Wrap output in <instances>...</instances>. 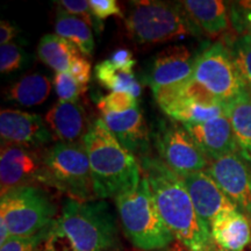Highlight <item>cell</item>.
I'll list each match as a JSON object with an SVG mask.
<instances>
[{"label":"cell","mask_w":251,"mask_h":251,"mask_svg":"<svg viewBox=\"0 0 251 251\" xmlns=\"http://www.w3.org/2000/svg\"><path fill=\"white\" fill-rule=\"evenodd\" d=\"M192 79L222 103L246 90L230 51L222 42L214 43L198 55Z\"/></svg>","instance_id":"obj_8"},{"label":"cell","mask_w":251,"mask_h":251,"mask_svg":"<svg viewBox=\"0 0 251 251\" xmlns=\"http://www.w3.org/2000/svg\"><path fill=\"white\" fill-rule=\"evenodd\" d=\"M183 126L205 156L211 161L229 153L237 152L240 149L233 127L226 115L201 124Z\"/></svg>","instance_id":"obj_16"},{"label":"cell","mask_w":251,"mask_h":251,"mask_svg":"<svg viewBox=\"0 0 251 251\" xmlns=\"http://www.w3.org/2000/svg\"><path fill=\"white\" fill-rule=\"evenodd\" d=\"M83 55L74 43L57 34H48L40 40L37 47L39 59L56 72H69L72 63Z\"/></svg>","instance_id":"obj_22"},{"label":"cell","mask_w":251,"mask_h":251,"mask_svg":"<svg viewBox=\"0 0 251 251\" xmlns=\"http://www.w3.org/2000/svg\"><path fill=\"white\" fill-rule=\"evenodd\" d=\"M231 58L236 67L238 74L242 78L244 86L251 93V33L243 31L231 42L230 48Z\"/></svg>","instance_id":"obj_26"},{"label":"cell","mask_w":251,"mask_h":251,"mask_svg":"<svg viewBox=\"0 0 251 251\" xmlns=\"http://www.w3.org/2000/svg\"><path fill=\"white\" fill-rule=\"evenodd\" d=\"M102 120L128 151L149 156V130L140 107L124 113H105Z\"/></svg>","instance_id":"obj_17"},{"label":"cell","mask_w":251,"mask_h":251,"mask_svg":"<svg viewBox=\"0 0 251 251\" xmlns=\"http://www.w3.org/2000/svg\"><path fill=\"white\" fill-rule=\"evenodd\" d=\"M94 75L100 85L111 90L112 92H128L137 99L141 97L142 86L135 78L133 72L115 68L108 59L97 64Z\"/></svg>","instance_id":"obj_25"},{"label":"cell","mask_w":251,"mask_h":251,"mask_svg":"<svg viewBox=\"0 0 251 251\" xmlns=\"http://www.w3.org/2000/svg\"><path fill=\"white\" fill-rule=\"evenodd\" d=\"M156 149L159 159L178 176L203 171L208 168V158L186 128L177 122L162 125L156 135Z\"/></svg>","instance_id":"obj_9"},{"label":"cell","mask_w":251,"mask_h":251,"mask_svg":"<svg viewBox=\"0 0 251 251\" xmlns=\"http://www.w3.org/2000/svg\"><path fill=\"white\" fill-rule=\"evenodd\" d=\"M107 59L115 68L124 71L133 72L131 70H133V68L136 65V61H135L131 51L126 48L117 49Z\"/></svg>","instance_id":"obj_34"},{"label":"cell","mask_w":251,"mask_h":251,"mask_svg":"<svg viewBox=\"0 0 251 251\" xmlns=\"http://www.w3.org/2000/svg\"><path fill=\"white\" fill-rule=\"evenodd\" d=\"M89 156L96 199L117 198L141 181V166L112 134L102 118L93 121L83 140Z\"/></svg>","instance_id":"obj_3"},{"label":"cell","mask_w":251,"mask_h":251,"mask_svg":"<svg viewBox=\"0 0 251 251\" xmlns=\"http://www.w3.org/2000/svg\"><path fill=\"white\" fill-rule=\"evenodd\" d=\"M57 4L69 14L83 19L98 33L102 30V21L94 17L90 1H86V0H61V1H57Z\"/></svg>","instance_id":"obj_29"},{"label":"cell","mask_w":251,"mask_h":251,"mask_svg":"<svg viewBox=\"0 0 251 251\" xmlns=\"http://www.w3.org/2000/svg\"><path fill=\"white\" fill-rule=\"evenodd\" d=\"M49 226L40 233L30 236H11L7 242L0 246V251H41L48 234Z\"/></svg>","instance_id":"obj_30"},{"label":"cell","mask_w":251,"mask_h":251,"mask_svg":"<svg viewBox=\"0 0 251 251\" xmlns=\"http://www.w3.org/2000/svg\"><path fill=\"white\" fill-rule=\"evenodd\" d=\"M45 120L54 139L64 143L83 142L92 126L79 102H56L46 114Z\"/></svg>","instance_id":"obj_18"},{"label":"cell","mask_w":251,"mask_h":251,"mask_svg":"<svg viewBox=\"0 0 251 251\" xmlns=\"http://www.w3.org/2000/svg\"><path fill=\"white\" fill-rule=\"evenodd\" d=\"M55 31L58 36L70 41L85 57L93 54L94 39L92 27L83 19L58 9L55 19Z\"/></svg>","instance_id":"obj_23"},{"label":"cell","mask_w":251,"mask_h":251,"mask_svg":"<svg viewBox=\"0 0 251 251\" xmlns=\"http://www.w3.org/2000/svg\"><path fill=\"white\" fill-rule=\"evenodd\" d=\"M0 135L2 142L39 149L54 140L46 120L39 114L19 109H1Z\"/></svg>","instance_id":"obj_13"},{"label":"cell","mask_w":251,"mask_h":251,"mask_svg":"<svg viewBox=\"0 0 251 251\" xmlns=\"http://www.w3.org/2000/svg\"><path fill=\"white\" fill-rule=\"evenodd\" d=\"M47 185L70 199L96 200L90 161L83 142H57L43 152Z\"/></svg>","instance_id":"obj_6"},{"label":"cell","mask_w":251,"mask_h":251,"mask_svg":"<svg viewBox=\"0 0 251 251\" xmlns=\"http://www.w3.org/2000/svg\"><path fill=\"white\" fill-rule=\"evenodd\" d=\"M141 171L148 179L153 199L166 227L190 251H216L211 227L196 211L190 194L176 172L159 158H140Z\"/></svg>","instance_id":"obj_1"},{"label":"cell","mask_w":251,"mask_h":251,"mask_svg":"<svg viewBox=\"0 0 251 251\" xmlns=\"http://www.w3.org/2000/svg\"><path fill=\"white\" fill-rule=\"evenodd\" d=\"M50 92L51 83L48 77L41 74H30L9 87L7 99L25 107H31L45 102Z\"/></svg>","instance_id":"obj_24"},{"label":"cell","mask_w":251,"mask_h":251,"mask_svg":"<svg viewBox=\"0 0 251 251\" xmlns=\"http://www.w3.org/2000/svg\"><path fill=\"white\" fill-rule=\"evenodd\" d=\"M90 6L94 17L101 21L109 17L124 18L120 6L115 0H90Z\"/></svg>","instance_id":"obj_32"},{"label":"cell","mask_w":251,"mask_h":251,"mask_svg":"<svg viewBox=\"0 0 251 251\" xmlns=\"http://www.w3.org/2000/svg\"><path fill=\"white\" fill-rule=\"evenodd\" d=\"M225 115L233 127L238 147L244 155L251 156V93L247 89L224 103Z\"/></svg>","instance_id":"obj_21"},{"label":"cell","mask_w":251,"mask_h":251,"mask_svg":"<svg viewBox=\"0 0 251 251\" xmlns=\"http://www.w3.org/2000/svg\"><path fill=\"white\" fill-rule=\"evenodd\" d=\"M238 7L241 8L240 17L242 18L243 25L247 27V30L251 33V1L238 2Z\"/></svg>","instance_id":"obj_36"},{"label":"cell","mask_w":251,"mask_h":251,"mask_svg":"<svg viewBox=\"0 0 251 251\" xmlns=\"http://www.w3.org/2000/svg\"><path fill=\"white\" fill-rule=\"evenodd\" d=\"M244 153H229L211 161L207 172L236 208L251 215V169Z\"/></svg>","instance_id":"obj_11"},{"label":"cell","mask_w":251,"mask_h":251,"mask_svg":"<svg viewBox=\"0 0 251 251\" xmlns=\"http://www.w3.org/2000/svg\"><path fill=\"white\" fill-rule=\"evenodd\" d=\"M69 72L79 81L81 85L87 86L91 79V63L84 55H80L72 63Z\"/></svg>","instance_id":"obj_33"},{"label":"cell","mask_w":251,"mask_h":251,"mask_svg":"<svg viewBox=\"0 0 251 251\" xmlns=\"http://www.w3.org/2000/svg\"><path fill=\"white\" fill-rule=\"evenodd\" d=\"M56 206L40 186L17 187L2 194L0 218L9 228L11 236H30L54 221Z\"/></svg>","instance_id":"obj_7"},{"label":"cell","mask_w":251,"mask_h":251,"mask_svg":"<svg viewBox=\"0 0 251 251\" xmlns=\"http://www.w3.org/2000/svg\"><path fill=\"white\" fill-rule=\"evenodd\" d=\"M18 30L13 24H11L9 21L2 20L0 23V43L1 46L8 45L11 43V41L17 37Z\"/></svg>","instance_id":"obj_35"},{"label":"cell","mask_w":251,"mask_h":251,"mask_svg":"<svg viewBox=\"0 0 251 251\" xmlns=\"http://www.w3.org/2000/svg\"><path fill=\"white\" fill-rule=\"evenodd\" d=\"M125 25L128 35L139 45H159L177 40L196 29L183 5L165 1H133ZM194 26V25H193Z\"/></svg>","instance_id":"obj_5"},{"label":"cell","mask_w":251,"mask_h":251,"mask_svg":"<svg viewBox=\"0 0 251 251\" xmlns=\"http://www.w3.org/2000/svg\"><path fill=\"white\" fill-rule=\"evenodd\" d=\"M115 199L118 215L126 237L143 251L165 250L175 237L166 227L144 176L137 186L125 191Z\"/></svg>","instance_id":"obj_4"},{"label":"cell","mask_w":251,"mask_h":251,"mask_svg":"<svg viewBox=\"0 0 251 251\" xmlns=\"http://www.w3.org/2000/svg\"><path fill=\"white\" fill-rule=\"evenodd\" d=\"M164 251H190L183 243H180L179 241H174V243L170 247H168Z\"/></svg>","instance_id":"obj_38"},{"label":"cell","mask_w":251,"mask_h":251,"mask_svg":"<svg viewBox=\"0 0 251 251\" xmlns=\"http://www.w3.org/2000/svg\"><path fill=\"white\" fill-rule=\"evenodd\" d=\"M54 89L59 101L78 102L80 97L87 91V86L81 85L70 72H56Z\"/></svg>","instance_id":"obj_27"},{"label":"cell","mask_w":251,"mask_h":251,"mask_svg":"<svg viewBox=\"0 0 251 251\" xmlns=\"http://www.w3.org/2000/svg\"><path fill=\"white\" fill-rule=\"evenodd\" d=\"M41 251H42V250H41Z\"/></svg>","instance_id":"obj_41"},{"label":"cell","mask_w":251,"mask_h":251,"mask_svg":"<svg viewBox=\"0 0 251 251\" xmlns=\"http://www.w3.org/2000/svg\"><path fill=\"white\" fill-rule=\"evenodd\" d=\"M119 231L105 200L67 199L48 228L42 251H117Z\"/></svg>","instance_id":"obj_2"},{"label":"cell","mask_w":251,"mask_h":251,"mask_svg":"<svg viewBox=\"0 0 251 251\" xmlns=\"http://www.w3.org/2000/svg\"><path fill=\"white\" fill-rule=\"evenodd\" d=\"M23 186H48L43 153L37 149L2 142L0 152L1 196Z\"/></svg>","instance_id":"obj_10"},{"label":"cell","mask_w":251,"mask_h":251,"mask_svg":"<svg viewBox=\"0 0 251 251\" xmlns=\"http://www.w3.org/2000/svg\"><path fill=\"white\" fill-rule=\"evenodd\" d=\"M25 52L15 43H8L0 47V72L11 74L23 67Z\"/></svg>","instance_id":"obj_31"},{"label":"cell","mask_w":251,"mask_h":251,"mask_svg":"<svg viewBox=\"0 0 251 251\" xmlns=\"http://www.w3.org/2000/svg\"><path fill=\"white\" fill-rule=\"evenodd\" d=\"M11 238V233L9 228L4 219L0 218V246L5 244Z\"/></svg>","instance_id":"obj_37"},{"label":"cell","mask_w":251,"mask_h":251,"mask_svg":"<svg viewBox=\"0 0 251 251\" xmlns=\"http://www.w3.org/2000/svg\"><path fill=\"white\" fill-rule=\"evenodd\" d=\"M191 21L211 36L228 29L227 6L221 0H186L181 2Z\"/></svg>","instance_id":"obj_20"},{"label":"cell","mask_w":251,"mask_h":251,"mask_svg":"<svg viewBox=\"0 0 251 251\" xmlns=\"http://www.w3.org/2000/svg\"><path fill=\"white\" fill-rule=\"evenodd\" d=\"M249 220H250V222H251V215L249 216Z\"/></svg>","instance_id":"obj_40"},{"label":"cell","mask_w":251,"mask_h":251,"mask_svg":"<svg viewBox=\"0 0 251 251\" xmlns=\"http://www.w3.org/2000/svg\"><path fill=\"white\" fill-rule=\"evenodd\" d=\"M198 56L183 45L171 46L156 55L149 84L152 92L170 89L192 79Z\"/></svg>","instance_id":"obj_14"},{"label":"cell","mask_w":251,"mask_h":251,"mask_svg":"<svg viewBox=\"0 0 251 251\" xmlns=\"http://www.w3.org/2000/svg\"><path fill=\"white\" fill-rule=\"evenodd\" d=\"M98 108L101 114L105 113H124L139 108V100L128 92H111L103 96L98 101Z\"/></svg>","instance_id":"obj_28"},{"label":"cell","mask_w":251,"mask_h":251,"mask_svg":"<svg viewBox=\"0 0 251 251\" xmlns=\"http://www.w3.org/2000/svg\"><path fill=\"white\" fill-rule=\"evenodd\" d=\"M157 103L168 117L183 125L201 124L225 115L224 103L206 102L185 92L183 84L153 93Z\"/></svg>","instance_id":"obj_12"},{"label":"cell","mask_w":251,"mask_h":251,"mask_svg":"<svg viewBox=\"0 0 251 251\" xmlns=\"http://www.w3.org/2000/svg\"><path fill=\"white\" fill-rule=\"evenodd\" d=\"M216 251H226V250H222V249H219V248H216Z\"/></svg>","instance_id":"obj_39"},{"label":"cell","mask_w":251,"mask_h":251,"mask_svg":"<svg viewBox=\"0 0 251 251\" xmlns=\"http://www.w3.org/2000/svg\"><path fill=\"white\" fill-rule=\"evenodd\" d=\"M211 234L219 249L243 251L251 243V222L238 209L225 211L213 219Z\"/></svg>","instance_id":"obj_19"},{"label":"cell","mask_w":251,"mask_h":251,"mask_svg":"<svg viewBox=\"0 0 251 251\" xmlns=\"http://www.w3.org/2000/svg\"><path fill=\"white\" fill-rule=\"evenodd\" d=\"M179 177L190 194L198 214L209 227L213 219L220 213L237 209L207 170L192 172Z\"/></svg>","instance_id":"obj_15"}]
</instances>
